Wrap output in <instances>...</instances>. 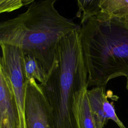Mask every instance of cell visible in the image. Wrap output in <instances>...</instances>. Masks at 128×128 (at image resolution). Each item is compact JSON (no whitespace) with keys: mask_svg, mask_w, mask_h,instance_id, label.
Returning a JSON list of instances; mask_svg holds the SVG:
<instances>
[{"mask_svg":"<svg viewBox=\"0 0 128 128\" xmlns=\"http://www.w3.org/2000/svg\"><path fill=\"white\" fill-rule=\"evenodd\" d=\"M88 76L78 30L59 41L53 66L40 84L50 107L54 128H80L79 107Z\"/></svg>","mask_w":128,"mask_h":128,"instance_id":"obj_1","label":"cell"},{"mask_svg":"<svg viewBox=\"0 0 128 128\" xmlns=\"http://www.w3.org/2000/svg\"><path fill=\"white\" fill-rule=\"evenodd\" d=\"M56 0L35 1L24 12L0 23V43L18 47L24 54L34 56L48 75L59 41L80 28L58 13L54 6Z\"/></svg>","mask_w":128,"mask_h":128,"instance_id":"obj_2","label":"cell"},{"mask_svg":"<svg viewBox=\"0 0 128 128\" xmlns=\"http://www.w3.org/2000/svg\"><path fill=\"white\" fill-rule=\"evenodd\" d=\"M79 33L88 87L128 77V18L100 12L80 26Z\"/></svg>","mask_w":128,"mask_h":128,"instance_id":"obj_3","label":"cell"},{"mask_svg":"<svg viewBox=\"0 0 128 128\" xmlns=\"http://www.w3.org/2000/svg\"><path fill=\"white\" fill-rule=\"evenodd\" d=\"M0 70L8 78L13 90L18 114V128H26L24 116L26 79L23 64L24 54L16 46L0 43Z\"/></svg>","mask_w":128,"mask_h":128,"instance_id":"obj_4","label":"cell"},{"mask_svg":"<svg viewBox=\"0 0 128 128\" xmlns=\"http://www.w3.org/2000/svg\"><path fill=\"white\" fill-rule=\"evenodd\" d=\"M24 116L26 128H54L50 107L40 84L34 78L26 83Z\"/></svg>","mask_w":128,"mask_h":128,"instance_id":"obj_5","label":"cell"},{"mask_svg":"<svg viewBox=\"0 0 128 128\" xmlns=\"http://www.w3.org/2000/svg\"><path fill=\"white\" fill-rule=\"evenodd\" d=\"M18 108L10 82L0 70V128H18Z\"/></svg>","mask_w":128,"mask_h":128,"instance_id":"obj_6","label":"cell"},{"mask_svg":"<svg viewBox=\"0 0 128 128\" xmlns=\"http://www.w3.org/2000/svg\"><path fill=\"white\" fill-rule=\"evenodd\" d=\"M87 94L96 128H103L108 120L104 109V101L108 98L104 86H96L88 90Z\"/></svg>","mask_w":128,"mask_h":128,"instance_id":"obj_7","label":"cell"},{"mask_svg":"<svg viewBox=\"0 0 128 128\" xmlns=\"http://www.w3.org/2000/svg\"><path fill=\"white\" fill-rule=\"evenodd\" d=\"M23 64L27 80L34 78L40 84L46 81L48 74L41 62L34 56L30 54H24Z\"/></svg>","mask_w":128,"mask_h":128,"instance_id":"obj_8","label":"cell"},{"mask_svg":"<svg viewBox=\"0 0 128 128\" xmlns=\"http://www.w3.org/2000/svg\"><path fill=\"white\" fill-rule=\"evenodd\" d=\"M100 8L108 16L128 18V0H102Z\"/></svg>","mask_w":128,"mask_h":128,"instance_id":"obj_9","label":"cell"},{"mask_svg":"<svg viewBox=\"0 0 128 128\" xmlns=\"http://www.w3.org/2000/svg\"><path fill=\"white\" fill-rule=\"evenodd\" d=\"M87 90L82 94L80 104V128H96V122L90 108Z\"/></svg>","mask_w":128,"mask_h":128,"instance_id":"obj_10","label":"cell"},{"mask_svg":"<svg viewBox=\"0 0 128 128\" xmlns=\"http://www.w3.org/2000/svg\"><path fill=\"white\" fill-rule=\"evenodd\" d=\"M78 11L76 16L80 18V24H84L90 18L100 12V4L102 0H76Z\"/></svg>","mask_w":128,"mask_h":128,"instance_id":"obj_11","label":"cell"},{"mask_svg":"<svg viewBox=\"0 0 128 128\" xmlns=\"http://www.w3.org/2000/svg\"><path fill=\"white\" fill-rule=\"evenodd\" d=\"M35 1L36 0H0V12H11Z\"/></svg>","mask_w":128,"mask_h":128,"instance_id":"obj_12","label":"cell"},{"mask_svg":"<svg viewBox=\"0 0 128 128\" xmlns=\"http://www.w3.org/2000/svg\"><path fill=\"white\" fill-rule=\"evenodd\" d=\"M126 88L128 90V77H127V82H126Z\"/></svg>","mask_w":128,"mask_h":128,"instance_id":"obj_13","label":"cell"}]
</instances>
